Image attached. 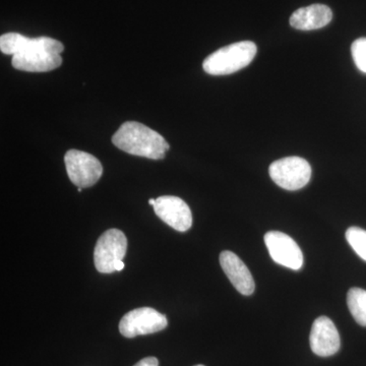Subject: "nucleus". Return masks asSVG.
<instances>
[{"mask_svg":"<svg viewBox=\"0 0 366 366\" xmlns=\"http://www.w3.org/2000/svg\"><path fill=\"white\" fill-rule=\"evenodd\" d=\"M153 208L163 222L179 232H185L192 226V209L180 197H159Z\"/></svg>","mask_w":366,"mask_h":366,"instance_id":"9","label":"nucleus"},{"mask_svg":"<svg viewBox=\"0 0 366 366\" xmlns=\"http://www.w3.org/2000/svg\"><path fill=\"white\" fill-rule=\"evenodd\" d=\"M134 366H159V361L156 357H146Z\"/></svg>","mask_w":366,"mask_h":366,"instance_id":"17","label":"nucleus"},{"mask_svg":"<svg viewBox=\"0 0 366 366\" xmlns=\"http://www.w3.org/2000/svg\"><path fill=\"white\" fill-rule=\"evenodd\" d=\"M269 177L277 185L286 190L305 187L312 177V167L300 157H286L274 161L269 168Z\"/></svg>","mask_w":366,"mask_h":366,"instance_id":"3","label":"nucleus"},{"mask_svg":"<svg viewBox=\"0 0 366 366\" xmlns=\"http://www.w3.org/2000/svg\"><path fill=\"white\" fill-rule=\"evenodd\" d=\"M312 352L320 357H329L338 352L341 347L340 335L333 322L327 317L315 320L310 336Z\"/></svg>","mask_w":366,"mask_h":366,"instance_id":"10","label":"nucleus"},{"mask_svg":"<svg viewBox=\"0 0 366 366\" xmlns=\"http://www.w3.org/2000/svg\"><path fill=\"white\" fill-rule=\"evenodd\" d=\"M264 243L277 264L291 269H300L302 267V252L290 236L279 231H269L264 235Z\"/></svg>","mask_w":366,"mask_h":366,"instance_id":"8","label":"nucleus"},{"mask_svg":"<svg viewBox=\"0 0 366 366\" xmlns=\"http://www.w3.org/2000/svg\"><path fill=\"white\" fill-rule=\"evenodd\" d=\"M127 250V236L122 230L109 229L105 231L99 237L94 250L96 269L102 274H112L117 271L115 264L124 259Z\"/></svg>","mask_w":366,"mask_h":366,"instance_id":"4","label":"nucleus"},{"mask_svg":"<svg viewBox=\"0 0 366 366\" xmlns=\"http://www.w3.org/2000/svg\"><path fill=\"white\" fill-rule=\"evenodd\" d=\"M351 52L357 69L366 74V38L354 41L351 46Z\"/></svg>","mask_w":366,"mask_h":366,"instance_id":"16","label":"nucleus"},{"mask_svg":"<svg viewBox=\"0 0 366 366\" xmlns=\"http://www.w3.org/2000/svg\"><path fill=\"white\" fill-rule=\"evenodd\" d=\"M347 305L356 322L366 327V291L361 288H351L347 295Z\"/></svg>","mask_w":366,"mask_h":366,"instance_id":"14","label":"nucleus"},{"mask_svg":"<svg viewBox=\"0 0 366 366\" xmlns=\"http://www.w3.org/2000/svg\"><path fill=\"white\" fill-rule=\"evenodd\" d=\"M194 366H204V365H194Z\"/></svg>","mask_w":366,"mask_h":366,"instance_id":"21","label":"nucleus"},{"mask_svg":"<svg viewBox=\"0 0 366 366\" xmlns=\"http://www.w3.org/2000/svg\"><path fill=\"white\" fill-rule=\"evenodd\" d=\"M156 203V199H151L150 201H149V204H150V206L154 207V204Z\"/></svg>","mask_w":366,"mask_h":366,"instance_id":"19","label":"nucleus"},{"mask_svg":"<svg viewBox=\"0 0 366 366\" xmlns=\"http://www.w3.org/2000/svg\"><path fill=\"white\" fill-rule=\"evenodd\" d=\"M119 150L131 155L161 160L169 150V144L157 132L137 122H127L112 137Z\"/></svg>","mask_w":366,"mask_h":366,"instance_id":"1","label":"nucleus"},{"mask_svg":"<svg viewBox=\"0 0 366 366\" xmlns=\"http://www.w3.org/2000/svg\"><path fill=\"white\" fill-rule=\"evenodd\" d=\"M78 190H79V192H81V190H83V189H81V187H79Z\"/></svg>","mask_w":366,"mask_h":366,"instance_id":"20","label":"nucleus"},{"mask_svg":"<svg viewBox=\"0 0 366 366\" xmlns=\"http://www.w3.org/2000/svg\"><path fill=\"white\" fill-rule=\"evenodd\" d=\"M69 179L78 187H91L103 174L102 164L91 154L79 150H69L64 156Z\"/></svg>","mask_w":366,"mask_h":366,"instance_id":"6","label":"nucleus"},{"mask_svg":"<svg viewBox=\"0 0 366 366\" xmlns=\"http://www.w3.org/2000/svg\"><path fill=\"white\" fill-rule=\"evenodd\" d=\"M332 19L333 13L329 6L312 4L295 11L290 18V25L301 31L317 30L329 25Z\"/></svg>","mask_w":366,"mask_h":366,"instance_id":"12","label":"nucleus"},{"mask_svg":"<svg viewBox=\"0 0 366 366\" xmlns=\"http://www.w3.org/2000/svg\"><path fill=\"white\" fill-rule=\"evenodd\" d=\"M0 50L7 55L21 53L51 52L60 54L64 46L59 41L49 37L28 38L18 33H7L0 37Z\"/></svg>","mask_w":366,"mask_h":366,"instance_id":"7","label":"nucleus"},{"mask_svg":"<svg viewBox=\"0 0 366 366\" xmlns=\"http://www.w3.org/2000/svg\"><path fill=\"white\" fill-rule=\"evenodd\" d=\"M124 267L125 264L124 261H119L117 262V264H115V269H117V271L118 272L122 271V269H124Z\"/></svg>","mask_w":366,"mask_h":366,"instance_id":"18","label":"nucleus"},{"mask_svg":"<svg viewBox=\"0 0 366 366\" xmlns=\"http://www.w3.org/2000/svg\"><path fill=\"white\" fill-rule=\"evenodd\" d=\"M220 264L238 292L247 296L254 292L255 284L252 273L238 255L228 250L221 252Z\"/></svg>","mask_w":366,"mask_h":366,"instance_id":"11","label":"nucleus"},{"mask_svg":"<svg viewBox=\"0 0 366 366\" xmlns=\"http://www.w3.org/2000/svg\"><path fill=\"white\" fill-rule=\"evenodd\" d=\"M346 239L363 261L366 262V231L360 227H350L346 231Z\"/></svg>","mask_w":366,"mask_h":366,"instance_id":"15","label":"nucleus"},{"mask_svg":"<svg viewBox=\"0 0 366 366\" xmlns=\"http://www.w3.org/2000/svg\"><path fill=\"white\" fill-rule=\"evenodd\" d=\"M257 48L252 41H242L212 53L203 64L204 71L212 76H226L252 64Z\"/></svg>","mask_w":366,"mask_h":366,"instance_id":"2","label":"nucleus"},{"mask_svg":"<svg viewBox=\"0 0 366 366\" xmlns=\"http://www.w3.org/2000/svg\"><path fill=\"white\" fill-rule=\"evenodd\" d=\"M60 54L51 52H30L14 55L11 64L16 69L29 72H46L61 66Z\"/></svg>","mask_w":366,"mask_h":366,"instance_id":"13","label":"nucleus"},{"mask_svg":"<svg viewBox=\"0 0 366 366\" xmlns=\"http://www.w3.org/2000/svg\"><path fill=\"white\" fill-rule=\"evenodd\" d=\"M168 326L167 317L152 307L132 310L119 322V332L127 338L157 333Z\"/></svg>","mask_w":366,"mask_h":366,"instance_id":"5","label":"nucleus"}]
</instances>
